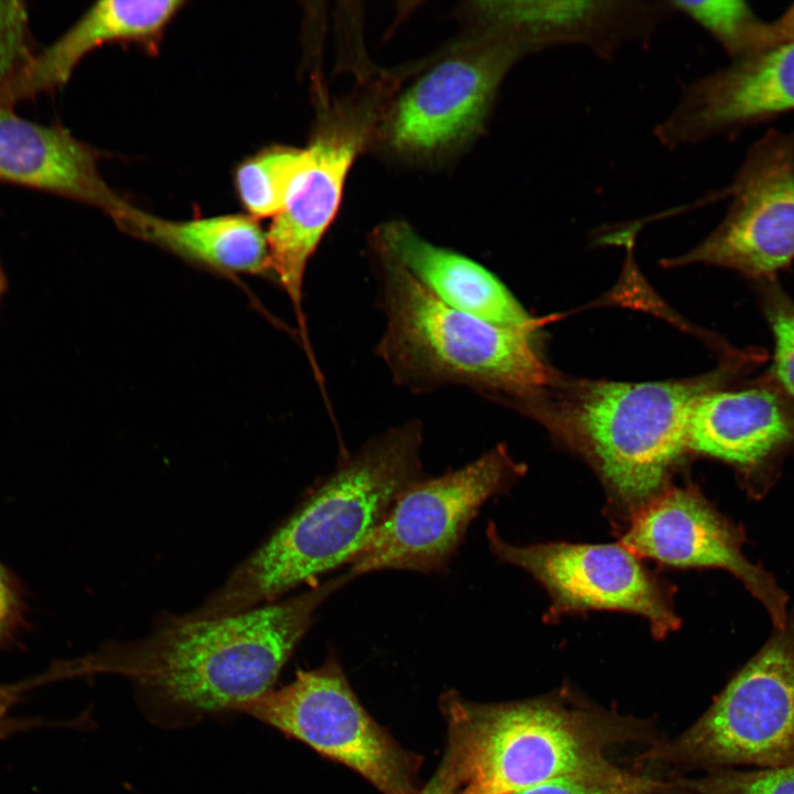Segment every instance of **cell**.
Masks as SVG:
<instances>
[{
    "label": "cell",
    "mask_w": 794,
    "mask_h": 794,
    "mask_svg": "<svg viewBox=\"0 0 794 794\" xmlns=\"http://www.w3.org/2000/svg\"><path fill=\"white\" fill-rule=\"evenodd\" d=\"M774 44L779 45L794 41V3H792L783 14L776 20L771 21ZM774 45V46H775Z\"/></svg>",
    "instance_id": "29"
},
{
    "label": "cell",
    "mask_w": 794,
    "mask_h": 794,
    "mask_svg": "<svg viewBox=\"0 0 794 794\" xmlns=\"http://www.w3.org/2000/svg\"><path fill=\"white\" fill-rule=\"evenodd\" d=\"M656 785L619 769L569 774L514 794H647Z\"/></svg>",
    "instance_id": "23"
},
{
    "label": "cell",
    "mask_w": 794,
    "mask_h": 794,
    "mask_svg": "<svg viewBox=\"0 0 794 794\" xmlns=\"http://www.w3.org/2000/svg\"><path fill=\"white\" fill-rule=\"evenodd\" d=\"M486 537L496 558L527 571L548 591L547 618L587 610L624 611L645 618L658 637L679 626L669 586L623 544L517 546L503 540L494 523Z\"/></svg>",
    "instance_id": "11"
},
{
    "label": "cell",
    "mask_w": 794,
    "mask_h": 794,
    "mask_svg": "<svg viewBox=\"0 0 794 794\" xmlns=\"http://www.w3.org/2000/svg\"><path fill=\"white\" fill-rule=\"evenodd\" d=\"M478 28L523 55L580 46L610 60L631 44L645 46L675 18L672 0H502L475 2Z\"/></svg>",
    "instance_id": "13"
},
{
    "label": "cell",
    "mask_w": 794,
    "mask_h": 794,
    "mask_svg": "<svg viewBox=\"0 0 794 794\" xmlns=\"http://www.w3.org/2000/svg\"><path fill=\"white\" fill-rule=\"evenodd\" d=\"M522 469L498 446L457 470L418 479L399 494L347 571L354 577L386 569L441 571L481 506L506 492Z\"/></svg>",
    "instance_id": "8"
},
{
    "label": "cell",
    "mask_w": 794,
    "mask_h": 794,
    "mask_svg": "<svg viewBox=\"0 0 794 794\" xmlns=\"http://www.w3.org/2000/svg\"><path fill=\"white\" fill-rule=\"evenodd\" d=\"M708 385L699 382L601 383L579 407L586 450L618 503L633 515L657 496L688 449V421Z\"/></svg>",
    "instance_id": "6"
},
{
    "label": "cell",
    "mask_w": 794,
    "mask_h": 794,
    "mask_svg": "<svg viewBox=\"0 0 794 794\" xmlns=\"http://www.w3.org/2000/svg\"><path fill=\"white\" fill-rule=\"evenodd\" d=\"M721 223L683 257L769 277L794 260V129H770L748 151Z\"/></svg>",
    "instance_id": "12"
},
{
    "label": "cell",
    "mask_w": 794,
    "mask_h": 794,
    "mask_svg": "<svg viewBox=\"0 0 794 794\" xmlns=\"http://www.w3.org/2000/svg\"><path fill=\"white\" fill-rule=\"evenodd\" d=\"M677 14L702 28L731 61L774 46L771 23L742 0H673Z\"/></svg>",
    "instance_id": "22"
},
{
    "label": "cell",
    "mask_w": 794,
    "mask_h": 794,
    "mask_svg": "<svg viewBox=\"0 0 794 794\" xmlns=\"http://www.w3.org/2000/svg\"><path fill=\"white\" fill-rule=\"evenodd\" d=\"M25 625L23 590L17 576L0 561V648Z\"/></svg>",
    "instance_id": "27"
},
{
    "label": "cell",
    "mask_w": 794,
    "mask_h": 794,
    "mask_svg": "<svg viewBox=\"0 0 794 794\" xmlns=\"http://www.w3.org/2000/svg\"><path fill=\"white\" fill-rule=\"evenodd\" d=\"M308 162L307 149L272 144L244 159L235 169L234 187L250 217L277 216L286 206Z\"/></svg>",
    "instance_id": "21"
},
{
    "label": "cell",
    "mask_w": 794,
    "mask_h": 794,
    "mask_svg": "<svg viewBox=\"0 0 794 794\" xmlns=\"http://www.w3.org/2000/svg\"><path fill=\"white\" fill-rule=\"evenodd\" d=\"M237 712L300 741L366 779L382 794H417L421 758L365 710L335 656L243 705Z\"/></svg>",
    "instance_id": "7"
},
{
    "label": "cell",
    "mask_w": 794,
    "mask_h": 794,
    "mask_svg": "<svg viewBox=\"0 0 794 794\" xmlns=\"http://www.w3.org/2000/svg\"><path fill=\"white\" fill-rule=\"evenodd\" d=\"M430 294L444 305L503 326L533 331V320L485 267L420 236L405 222L372 235Z\"/></svg>",
    "instance_id": "18"
},
{
    "label": "cell",
    "mask_w": 794,
    "mask_h": 794,
    "mask_svg": "<svg viewBox=\"0 0 794 794\" xmlns=\"http://www.w3.org/2000/svg\"><path fill=\"white\" fill-rule=\"evenodd\" d=\"M794 110V41L772 46L682 87L654 128L675 150L733 133Z\"/></svg>",
    "instance_id": "14"
},
{
    "label": "cell",
    "mask_w": 794,
    "mask_h": 794,
    "mask_svg": "<svg viewBox=\"0 0 794 794\" xmlns=\"http://www.w3.org/2000/svg\"><path fill=\"white\" fill-rule=\"evenodd\" d=\"M371 238L372 275L385 322L375 353L398 386L412 394L457 387L519 398L548 383L532 331L444 305Z\"/></svg>",
    "instance_id": "3"
},
{
    "label": "cell",
    "mask_w": 794,
    "mask_h": 794,
    "mask_svg": "<svg viewBox=\"0 0 794 794\" xmlns=\"http://www.w3.org/2000/svg\"><path fill=\"white\" fill-rule=\"evenodd\" d=\"M181 0H105L94 3L63 35L0 86V104L53 92L67 83L85 55L107 43H132L155 52Z\"/></svg>",
    "instance_id": "17"
},
{
    "label": "cell",
    "mask_w": 794,
    "mask_h": 794,
    "mask_svg": "<svg viewBox=\"0 0 794 794\" xmlns=\"http://www.w3.org/2000/svg\"><path fill=\"white\" fill-rule=\"evenodd\" d=\"M34 54L24 3L0 1V86L20 72Z\"/></svg>",
    "instance_id": "25"
},
{
    "label": "cell",
    "mask_w": 794,
    "mask_h": 794,
    "mask_svg": "<svg viewBox=\"0 0 794 794\" xmlns=\"http://www.w3.org/2000/svg\"><path fill=\"white\" fill-rule=\"evenodd\" d=\"M622 544L637 556L678 567L726 569L762 600L775 622L784 619L783 599L768 576L740 551L727 523L696 492H661L634 515Z\"/></svg>",
    "instance_id": "15"
},
{
    "label": "cell",
    "mask_w": 794,
    "mask_h": 794,
    "mask_svg": "<svg viewBox=\"0 0 794 794\" xmlns=\"http://www.w3.org/2000/svg\"><path fill=\"white\" fill-rule=\"evenodd\" d=\"M791 436V422L769 389L702 393L688 421V448L717 459L751 464Z\"/></svg>",
    "instance_id": "20"
},
{
    "label": "cell",
    "mask_w": 794,
    "mask_h": 794,
    "mask_svg": "<svg viewBox=\"0 0 794 794\" xmlns=\"http://www.w3.org/2000/svg\"><path fill=\"white\" fill-rule=\"evenodd\" d=\"M316 88V125L305 148L307 165L266 232L269 268L291 302L301 333L308 331L302 305L307 267L337 213L354 160L383 124L394 79H363L334 99Z\"/></svg>",
    "instance_id": "5"
},
{
    "label": "cell",
    "mask_w": 794,
    "mask_h": 794,
    "mask_svg": "<svg viewBox=\"0 0 794 794\" xmlns=\"http://www.w3.org/2000/svg\"><path fill=\"white\" fill-rule=\"evenodd\" d=\"M112 221L122 232L212 270L256 275L270 270L266 232L247 214L175 221L130 204Z\"/></svg>",
    "instance_id": "19"
},
{
    "label": "cell",
    "mask_w": 794,
    "mask_h": 794,
    "mask_svg": "<svg viewBox=\"0 0 794 794\" xmlns=\"http://www.w3.org/2000/svg\"><path fill=\"white\" fill-rule=\"evenodd\" d=\"M769 318L774 337L775 373L794 397V304L784 300L774 301Z\"/></svg>",
    "instance_id": "26"
},
{
    "label": "cell",
    "mask_w": 794,
    "mask_h": 794,
    "mask_svg": "<svg viewBox=\"0 0 794 794\" xmlns=\"http://www.w3.org/2000/svg\"><path fill=\"white\" fill-rule=\"evenodd\" d=\"M674 751L702 765H794V642L781 636L765 645Z\"/></svg>",
    "instance_id": "10"
},
{
    "label": "cell",
    "mask_w": 794,
    "mask_h": 794,
    "mask_svg": "<svg viewBox=\"0 0 794 794\" xmlns=\"http://www.w3.org/2000/svg\"><path fill=\"white\" fill-rule=\"evenodd\" d=\"M423 425L410 420L366 441L243 560L189 619L222 618L279 600L348 565L391 505L422 478Z\"/></svg>",
    "instance_id": "2"
},
{
    "label": "cell",
    "mask_w": 794,
    "mask_h": 794,
    "mask_svg": "<svg viewBox=\"0 0 794 794\" xmlns=\"http://www.w3.org/2000/svg\"><path fill=\"white\" fill-rule=\"evenodd\" d=\"M98 152L60 126H44L0 104V181L61 195L112 219L129 206L104 180Z\"/></svg>",
    "instance_id": "16"
},
{
    "label": "cell",
    "mask_w": 794,
    "mask_h": 794,
    "mask_svg": "<svg viewBox=\"0 0 794 794\" xmlns=\"http://www.w3.org/2000/svg\"><path fill=\"white\" fill-rule=\"evenodd\" d=\"M448 740L461 759V794H514L611 768L579 715L547 701L480 705L443 698Z\"/></svg>",
    "instance_id": "4"
},
{
    "label": "cell",
    "mask_w": 794,
    "mask_h": 794,
    "mask_svg": "<svg viewBox=\"0 0 794 794\" xmlns=\"http://www.w3.org/2000/svg\"><path fill=\"white\" fill-rule=\"evenodd\" d=\"M694 787L700 794H794V765L719 772Z\"/></svg>",
    "instance_id": "24"
},
{
    "label": "cell",
    "mask_w": 794,
    "mask_h": 794,
    "mask_svg": "<svg viewBox=\"0 0 794 794\" xmlns=\"http://www.w3.org/2000/svg\"><path fill=\"white\" fill-rule=\"evenodd\" d=\"M11 691L12 688H0V711L3 707L9 706V702L11 700Z\"/></svg>",
    "instance_id": "30"
},
{
    "label": "cell",
    "mask_w": 794,
    "mask_h": 794,
    "mask_svg": "<svg viewBox=\"0 0 794 794\" xmlns=\"http://www.w3.org/2000/svg\"><path fill=\"white\" fill-rule=\"evenodd\" d=\"M8 288L7 277L0 264V299Z\"/></svg>",
    "instance_id": "31"
},
{
    "label": "cell",
    "mask_w": 794,
    "mask_h": 794,
    "mask_svg": "<svg viewBox=\"0 0 794 794\" xmlns=\"http://www.w3.org/2000/svg\"><path fill=\"white\" fill-rule=\"evenodd\" d=\"M463 769L455 747L449 741L433 775L417 794H461Z\"/></svg>",
    "instance_id": "28"
},
{
    "label": "cell",
    "mask_w": 794,
    "mask_h": 794,
    "mask_svg": "<svg viewBox=\"0 0 794 794\" xmlns=\"http://www.w3.org/2000/svg\"><path fill=\"white\" fill-rule=\"evenodd\" d=\"M354 578L346 571L228 616L165 614L140 639L112 641L68 662L71 676L124 677L143 715L163 728L237 712L273 688L319 607Z\"/></svg>",
    "instance_id": "1"
},
{
    "label": "cell",
    "mask_w": 794,
    "mask_h": 794,
    "mask_svg": "<svg viewBox=\"0 0 794 794\" xmlns=\"http://www.w3.org/2000/svg\"><path fill=\"white\" fill-rule=\"evenodd\" d=\"M522 57L508 41L478 28L391 97L382 124L389 144L403 154L432 157L469 141Z\"/></svg>",
    "instance_id": "9"
}]
</instances>
